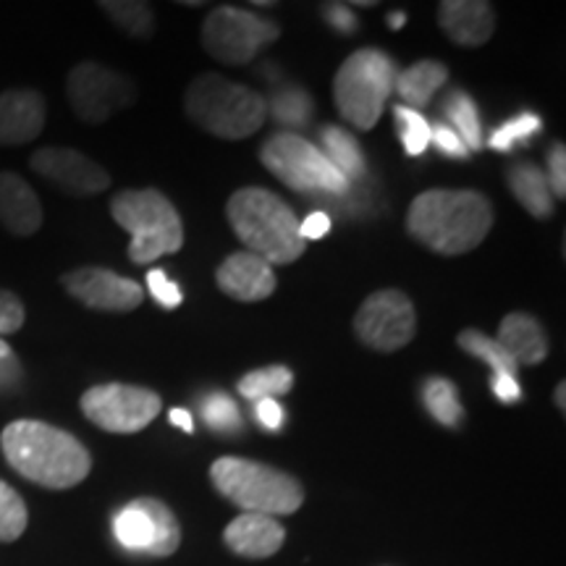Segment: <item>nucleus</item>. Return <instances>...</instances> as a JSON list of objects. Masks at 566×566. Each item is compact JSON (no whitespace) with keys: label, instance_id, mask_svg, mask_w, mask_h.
I'll list each match as a JSON object with an SVG mask.
<instances>
[{"label":"nucleus","instance_id":"f257e3e1","mask_svg":"<svg viewBox=\"0 0 566 566\" xmlns=\"http://www.w3.org/2000/svg\"><path fill=\"white\" fill-rule=\"evenodd\" d=\"M6 462L34 485L66 491L87 480L92 457L80 438L40 420H17L0 433Z\"/></svg>","mask_w":566,"mask_h":566},{"label":"nucleus","instance_id":"f03ea898","mask_svg":"<svg viewBox=\"0 0 566 566\" xmlns=\"http://www.w3.org/2000/svg\"><path fill=\"white\" fill-rule=\"evenodd\" d=\"M493 229V205L470 189H430L407 210V231L438 254L478 250Z\"/></svg>","mask_w":566,"mask_h":566},{"label":"nucleus","instance_id":"7ed1b4c3","mask_svg":"<svg viewBox=\"0 0 566 566\" xmlns=\"http://www.w3.org/2000/svg\"><path fill=\"white\" fill-rule=\"evenodd\" d=\"M226 216L247 252L258 254L268 265H292L307 250L300 237V218L268 189L244 187L233 192Z\"/></svg>","mask_w":566,"mask_h":566},{"label":"nucleus","instance_id":"20e7f679","mask_svg":"<svg viewBox=\"0 0 566 566\" xmlns=\"http://www.w3.org/2000/svg\"><path fill=\"white\" fill-rule=\"evenodd\" d=\"M189 122L221 139H247L263 129L268 103L263 95L221 74H200L184 95Z\"/></svg>","mask_w":566,"mask_h":566},{"label":"nucleus","instance_id":"39448f33","mask_svg":"<svg viewBox=\"0 0 566 566\" xmlns=\"http://www.w3.org/2000/svg\"><path fill=\"white\" fill-rule=\"evenodd\" d=\"M216 491L244 514H294L304 504V488L289 472L242 457H221L210 467Z\"/></svg>","mask_w":566,"mask_h":566},{"label":"nucleus","instance_id":"423d86ee","mask_svg":"<svg viewBox=\"0 0 566 566\" xmlns=\"http://www.w3.org/2000/svg\"><path fill=\"white\" fill-rule=\"evenodd\" d=\"M113 221L132 233L129 260L134 265L155 263L184 247L179 210L158 189H126L111 200Z\"/></svg>","mask_w":566,"mask_h":566},{"label":"nucleus","instance_id":"0eeeda50","mask_svg":"<svg viewBox=\"0 0 566 566\" xmlns=\"http://www.w3.org/2000/svg\"><path fill=\"white\" fill-rule=\"evenodd\" d=\"M396 66L391 55L378 48L354 51L334 80V101L342 116L357 129H373L384 116L394 92Z\"/></svg>","mask_w":566,"mask_h":566},{"label":"nucleus","instance_id":"6e6552de","mask_svg":"<svg viewBox=\"0 0 566 566\" xmlns=\"http://www.w3.org/2000/svg\"><path fill=\"white\" fill-rule=\"evenodd\" d=\"M260 160L275 179L294 192L338 197L349 192L352 187L334 163L325 158L323 150H317L313 142L300 137V134H275L260 150Z\"/></svg>","mask_w":566,"mask_h":566},{"label":"nucleus","instance_id":"1a4fd4ad","mask_svg":"<svg viewBox=\"0 0 566 566\" xmlns=\"http://www.w3.org/2000/svg\"><path fill=\"white\" fill-rule=\"evenodd\" d=\"M279 38V24L233 6L212 9L202 24V48L226 66H244Z\"/></svg>","mask_w":566,"mask_h":566},{"label":"nucleus","instance_id":"9d476101","mask_svg":"<svg viewBox=\"0 0 566 566\" xmlns=\"http://www.w3.org/2000/svg\"><path fill=\"white\" fill-rule=\"evenodd\" d=\"M82 415L105 433L132 436L145 430L158 417L160 396L142 386L103 384L92 386L80 399Z\"/></svg>","mask_w":566,"mask_h":566},{"label":"nucleus","instance_id":"9b49d317","mask_svg":"<svg viewBox=\"0 0 566 566\" xmlns=\"http://www.w3.org/2000/svg\"><path fill=\"white\" fill-rule=\"evenodd\" d=\"M66 95L69 105L84 124H105L113 113L129 108L137 101V87L103 63L82 61L69 71Z\"/></svg>","mask_w":566,"mask_h":566},{"label":"nucleus","instance_id":"f8f14e48","mask_svg":"<svg viewBox=\"0 0 566 566\" xmlns=\"http://www.w3.org/2000/svg\"><path fill=\"white\" fill-rule=\"evenodd\" d=\"M354 334L367 349L384 354L405 349L417 334L412 300L396 289H380L370 294L354 315Z\"/></svg>","mask_w":566,"mask_h":566},{"label":"nucleus","instance_id":"ddd939ff","mask_svg":"<svg viewBox=\"0 0 566 566\" xmlns=\"http://www.w3.org/2000/svg\"><path fill=\"white\" fill-rule=\"evenodd\" d=\"M113 535L126 551L166 558L181 546V525L158 499H137L113 516Z\"/></svg>","mask_w":566,"mask_h":566},{"label":"nucleus","instance_id":"4468645a","mask_svg":"<svg viewBox=\"0 0 566 566\" xmlns=\"http://www.w3.org/2000/svg\"><path fill=\"white\" fill-rule=\"evenodd\" d=\"M61 283L84 307L101 310V313H134L145 302V292L137 281L124 279L108 268H76L63 275Z\"/></svg>","mask_w":566,"mask_h":566},{"label":"nucleus","instance_id":"2eb2a0df","mask_svg":"<svg viewBox=\"0 0 566 566\" xmlns=\"http://www.w3.org/2000/svg\"><path fill=\"white\" fill-rule=\"evenodd\" d=\"M32 171L51 181L71 197L101 195L111 187V174L80 150L69 147H42L32 155Z\"/></svg>","mask_w":566,"mask_h":566},{"label":"nucleus","instance_id":"dca6fc26","mask_svg":"<svg viewBox=\"0 0 566 566\" xmlns=\"http://www.w3.org/2000/svg\"><path fill=\"white\" fill-rule=\"evenodd\" d=\"M216 283L239 302H263L275 292L273 268L252 252H233L218 265Z\"/></svg>","mask_w":566,"mask_h":566},{"label":"nucleus","instance_id":"f3484780","mask_svg":"<svg viewBox=\"0 0 566 566\" xmlns=\"http://www.w3.org/2000/svg\"><path fill=\"white\" fill-rule=\"evenodd\" d=\"M45 129V101L38 90L0 92V145L19 147Z\"/></svg>","mask_w":566,"mask_h":566},{"label":"nucleus","instance_id":"a211bd4d","mask_svg":"<svg viewBox=\"0 0 566 566\" xmlns=\"http://www.w3.org/2000/svg\"><path fill=\"white\" fill-rule=\"evenodd\" d=\"M438 24L457 45H485L495 32L493 6L485 0H443L438 6Z\"/></svg>","mask_w":566,"mask_h":566},{"label":"nucleus","instance_id":"6ab92c4d","mask_svg":"<svg viewBox=\"0 0 566 566\" xmlns=\"http://www.w3.org/2000/svg\"><path fill=\"white\" fill-rule=\"evenodd\" d=\"M223 541L233 554L242 558H271L283 548L286 530L273 516L263 514H239L223 530Z\"/></svg>","mask_w":566,"mask_h":566},{"label":"nucleus","instance_id":"aec40b11","mask_svg":"<svg viewBox=\"0 0 566 566\" xmlns=\"http://www.w3.org/2000/svg\"><path fill=\"white\" fill-rule=\"evenodd\" d=\"M0 226L13 237H32L42 226V205L19 174L0 171Z\"/></svg>","mask_w":566,"mask_h":566},{"label":"nucleus","instance_id":"412c9836","mask_svg":"<svg viewBox=\"0 0 566 566\" xmlns=\"http://www.w3.org/2000/svg\"><path fill=\"white\" fill-rule=\"evenodd\" d=\"M495 342L516 365H541L548 357L546 331L527 313L506 315L499 325V338Z\"/></svg>","mask_w":566,"mask_h":566},{"label":"nucleus","instance_id":"4be33fe9","mask_svg":"<svg viewBox=\"0 0 566 566\" xmlns=\"http://www.w3.org/2000/svg\"><path fill=\"white\" fill-rule=\"evenodd\" d=\"M449 82V69L441 61H417L415 66L401 71L396 76L394 87L399 92L401 101L407 103V108L420 111L428 108L430 101L436 97V92Z\"/></svg>","mask_w":566,"mask_h":566},{"label":"nucleus","instance_id":"5701e85b","mask_svg":"<svg viewBox=\"0 0 566 566\" xmlns=\"http://www.w3.org/2000/svg\"><path fill=\"white\" fill-rule=\"evenodd\" d=\"M509 189L530 216L548 218L554 212V195H551L548 179L535 163H514L509 168Z\"/></svg>","mask_w":566,"mask_h":566},{"label":"nucleus","instance_id":"b1692460","mask_svg":"<svg viewBox=\"0 0 566 566\" xmlns=\"http://www.w3.org/2000/svg\"><path fill=\"white\" fill-rule=\"evenodd\" d=\"M321 142H323V155L344 174L346 181L352 184V181L365 179L367 166H365L363 147H359V142L354 139L349 132L342 129V126H323Z\"/></svg>","mask_w":566,"mask_h":566},{"label":"nucleus","instance_id":"393cba45","mask_svg":"<svg viewBox=\"0 0 566 566\" xmlns=\"http://www.w3.org/2000/svg\"><path fill=\"white\" fill-rule=\"evenodd\" d=\"M443 113H446V118L451 122V126H454L457 137L467 145V150L478 153L480 147H483V124H480V113H478L475 101H472L467 92L454 90L449 97H446Z\"/></svg>","mask_w":566,"mask_h":566},{"label":"nucleus","instance_id":"a878e982","mask_svg":"<svg viewBox=\"0 0 566 566\" xmlns=\"http://www.w3.org/2000/svg\"><path fill=\"white\" fill-rule=\"evenodd\" d=\"M101 9L129 38L147 40L155 32V13L150 3H142V0H103Z\"/></svg>","mask_w":566,"mask_h":566},{"label":"nucleus","instance_id":"bb28decb","mask_svg":"<svg viewBox=\"0 0 566 566\" xmlns=\"http://www.w3.org/2000/svg\"><path fill=\"white\" fill-rule=\"evenodd\" d=\"M294 388V373L286 365H271L263 370L247 373L239 380V394L250 401L275 399V396H286Z\"/></svg>","mask_w":566,"mask_h":566},{"label":"nucleus","instance_id":"cd10ccee","mask_svg":"<svg viewBox=\"0 0 566 566\" xmlns=\"http://www.w3.org/2000/svg\"><path fill=\"white\" fill-rule=\"evenodd\" d=\"M422 401H424V409L433 415V420L446 424V428H457V424L462 422L464 407L462 401H459V391L451 380L446 378L424 380Z\"/></svg>","mask_w":566,"mask_h":566},{"label":"nucleus","instance_id":"c85d7f7f","mask_svg":"<svg viewBox=\"0 0 566 566\" xmlns=\"http://www.w3.org/2000/svg\"><path fill=\"white\" fill-rule=\"evenodd\" d=\"M271 113L273 118L281 126H292V129H302L313 122V113H315V103L310 97L307 90L300 87H281L273 92V101H271Z\"/></svg>","mask_w":566,"mask_h":566},{"label":"nucleus","instance_id":"c756f323","mask_svg":"<svg viewBox=\"0 0 566 566\" xmlns=\"http://www.w3.org/2000/svg\"><path fill=\"white\" fill-rule=\"evenodd\" d=\"M457 342L467 354L483 359V363L493 370V375H512V378H516V370H520V365H516L514 359L509 357L504 349H501L499 342H493V338L485 336L483 331L467 328V331H462V334H459Z\"/></svg>","mask_w":566,"mask_h":566},{"label":"nucleus","instance_id":"7c9ffc66","mask_svg":"<svg viewBox=\"0 0 566 566\" xmlns=\"http://www.w3.org/2000/svg\"><path fill=\"white\" fill-rule=\"evenodd\" d=\"M27 525H30V512L24 499L6 480H0V543L19 541Z\"/></svg>","mask_w":566,"mask_h":566},{"label":"nucleus","instance_id":"2f4dec72","mask_svg":"<svg viewBox=\"0 0 566 566\" xmlns=\"http://www.w3.org/2000/svg\"><path fill=\"white\" fill-rule=\"evenodd\" d=\"M202 417L216 433H237L244 424L233 399L223 391H212L208 396H202Z\"/></svg>","mask_w":566,"mask_h":566},{"label":"nucleus","instance_id":"473e14b6","mask_svg":"<svg viewBox=\"0 0 566 566\" xmlns=\"http://www.w3.org/2000/svg\"><path fill=\"white\" fill-rule=\"evenodd\" d=\"M396 124H399L401 145L409 155H422L430 145V124L424 122L420 111L407 108V105H396L394 108Z\"/></svg>","mask_w":566,"mask_h":566},{"label":"nucleus","instance_id":"72a5a7b5","mask_svg":"<svg viewBox=\"0 0 566 566\" xmlns=\"http://www.w3.org/2000/svg\"><path fill=\"white\" fill-rule=\"evenodd\" d=\"M543 129V122L537 113H522V116L512 118V122L501 124L499 129L491 132V147L493 150H512L514 145H520V142H527L530 137H535L537 132Z\"/></svg>","mask_w":566,"mask_h":566},{"label":"nucleus","instance_id":"f704fd0d","mask_svg":"<svg viewBox=\"0 0 566 566\" xmlns=\"http://www.w3.org/2000/svg\"><path fill=\"white\" fill-rule=\"evenodd\" d=\"M24 304L13 292H6L0 289V338L17 334V331L24 325Z\"/></svg>","mask_w":566,"mask_h":566},{"label":"nucleus","instance_id":"c9c22d12","mask_svg":"<svg viewBox=\"0 0 566 566\" xmlns=\"http://www.w3.org/2000/svg\"><path fill=\"white\" fill-rule=\"evenodd\" d=\"M147 286H150V294H153L155 300H158L166 310L179 307L181 300H184L179 283H174L171 279H168V275L163 273L160 268H153V271L147 273Z\"/></svg>","mask_w":566,"mask_h":566},{"label":"nucleus","instance_id":"e433bc0d","mask_svg":"<svg viewBox=\"0 0 566 566\" xmlns=\"http://www.w3.org/2000/svg\"><path fill=\"white\" fill-rule=\"evenodd\" d=\"M548 187L551 195L564 197L566 195V147L558 142L548 150Z\"/></svg>","mask_w":566,"mask_h":566},{"label":"nucleus","instance_id":"4c0bfd02","mask_svg":"<svg viewBox=\"0 0 566 566\" xmlns=\"http://www.w3.org/2000/svg\"><path fill=\"white\" fill-rule=\"evenodd\" d=\"M430 139L436 142L438 150L446 153V155H451V158L464 160L467 155H470V150H467L464 142L457 137V132L449 129V126H446V124H433V126H430Z\"/></svg>","mask_w":566,"mask_h":566},{"label":"nucleus","instance_id":"58836bf2","mask_svg":"<svg viewBox=\"0 0 566 566\" xmlns=\"http://www.w3.org/2000/svg\"><path fill=\"white\" fill-rule=\"evenodd\" d=\"M323 19L328 21L338 34H354V30H357V17H354L349 3H325Z\"/></svg>","mask_w":566,"mask_h":566},{"label":"nucleus","instance_id":"ea45409f","mask_svg":"<svg viewBox=\"0 0 566 566\" xmlns=\"http://www.w3.org/2000/svg\"><path fill=\"white\" fill-rule=\"evenodd\" d=\"M254 415H258L260 424H265V428L273 430V433L281 428L283 420H286V415H283V409L275 399L254 401Z\"/></svg>","mask_w":566,"mask_h":566},{"label":"nucleus","instance_id":"a19ab883","mask_svg":"<svg viewBox=\"0 0 566 566\" xmlns=\"http://www.w3.org/2000/svg\"><path fill=\"white\" fill-rule=\"evenodd\" d=\"M328 231H331V216L323 210H317L313 216H307L304 221H300V237L304 242H307V239L310 242H313V239H323Z\"/></svg>","mask_w":566,"mask_h":566},{"label":"nucleus","instance_id":"79ce46f5","mask_svg":"<svg viewBox=\"0 0 566 566\" xmlns=\"http://www.w3.org/2000/svg\"><path fill=\"white\" fill-rule=\"evenodd\" d=\"M491 388L501 401H516L522 396V388H520V384H516V378H512V375H493Z\"/></svg>","mask_w":566,"mask_h":566},{"label":"nucleus","instance_id":"37998d69","mask_svg":"<svg viewBox=\"0 0 566 566\" xmlns=\"http://www.w3.org/2000/svg\"><path fill=\"white\" fill-rule=\"evenodd\" d=\"M19 380H21V363L17 354H11V357H6L3 363H0V388L17 386Z\"/></svg>","mask_w":566,"mask_h":566},{"label":"nucleus","instance_id":"c03bdc74","mask_svg":"<svg viewBox=\"0 0 566 566\" xmlns=\"http://www.w3.org/2000/svg\"><path fill=\"white\" fill-rule=\"evenodd\" d=\"M171 422L176 424V428H181L184 433H195V420H192V415H189V409L174 407L171 409Z\"/></svg>","mask_w":566,"mask_h":566},{"label":"nucleus","instance_id":"a18cd8bd","mask_svg":"<svg viewBox=\"0 0 566 566\" xmlns=\"http://www.w3.org/2000/svg\"><path fill=\"white\" fill-rule=\"evenodd\" d=\"M388 27H391V30H401V27L407 24V13L405 11H394V13H388Z\"/></svg>","mask_w":566,"mask_h":566},{"label":"nucleus","instance_id":"49530a36","mask_svg":"<svg viewBox=\"0 0 566 566\" xmlns=\"http://www.w3.org/2000/svg\"><path fill=\"white\" fill-rule=\"evenodd\" d=\"M564 384H558L556 386V394H554V399H556V405H558V409H562V412H566V401H564Z\"/></svg>","mask_w":566,"mask_h":566},{"label":"nucleus","instance_id":"de8ad7c7","mask_svg":"<svg viewBox=\"0 0 566 566\" xmlns=\"http://www.w3.org/2000/svg\"><path fill=\"white\" fill-rule=\"evenodd\" d=\"M11 354H13V349H11V346H9V344H6V342H3V338H0V363H3V359H6V357H11Z\"/></svg>","mask_w":566,"mask_h":566}]
</instances>
